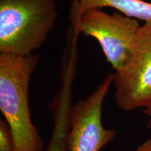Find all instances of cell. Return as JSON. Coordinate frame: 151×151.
<instances>
[{
  "label": "cell",
  "instance_id": "obj_1",
  "mask_svg": "<svg viewBox=\"0 0 151 151\" xmlns=\"http://www.w3.org/2000/svg\"><path fill=\"white\" fill-rule=\"evenodd\" d=\"M39 55L0 53V109L8 124L16 151H46L32 120L29 87Z\"/></svg>",
  "mask_w": 151,
  "mask_h": 151
},
{
  "label": "cell",
  "instance_id": "obj_2",
  "mask_svg": "<svg viewBox=\"0 0 151 151\" xmlns=\"http://www.w3.org/2000/svg\"><path fill=\"white\" fill-rule=\"evenodd\" d=\"M58 17L55 0H0V53H34L46 41Z\"/></svg>",
  "mask_w": 151,
  "mask_h": 151
},
{
  "label": "cell",
  "instance_id": "obj_3",
  "mask_svg": "<svg viewBox=\"0 0 151 151\" xmlns=\"http://www.w3.org/2000/svg\"><path fill=\"white\" fill-rule=\"evenodd\" d=\"M71 18L78 33L97 39L116 72L127 67L141 27L139 20L119 12L108 14L100 9L88 11L80 16L71 14Z\"/></svg>",
  "mask_w": 151,
  "mask_h": 151
},
{
  "label": "cell",
  "instance_id": "obj_4",
  "mask_svg": "<svg viewBox=\"0 0 151 151\" xmlns=\"http://www.w3.org/2000/svg\"><path fill=\"white\" fill-rule=\"evenodd\" d=\"M109 73L86 99L71 105L68 113L67 151H100L113 140L117 132L102 123L104 101L113 83Z\"/></svg>",
  "mask_w": 151,
  "mask_h": 151
},
{
  "label": "cell",
  "instance_id": "obj_5",
  "mask_svg": "<svg viewBox=\"0 0 151 151\" xmlns=\"http://www.w3.org/2000/svg\"><path fill=\"white\" fill-rule=\"evenodd\" d=\"M114 98L121 110L129 112L151 106V22L141 25L129 63L114 73Z\"/></svg>",
  "mask_w": 151,
  "mask_h": 151
},
{
  "label": "cell",
  "instance_id": "obj_6",
  "mask_svg": "<svg viewBox=\"0 0 151 151\" xmlns=\"http://www.w3.org/2000/svg\"><path fill=\"white\" fill-rule=\"evenodd\" d=\"M106 7L136 20L151 22V3L143 0H73L71 14L80 16L92 9Z\"/></svg>",
  "mask_w": 151,
  "mask_h": 151
},
{
  "label": "cell",
  "instance_id": "obj_7",
  "mask_svg": "<svg viewBox=\"0 0 151 151\" xmlns=\"http://www.w3.org/2000/svg\"><path fill=\"white\" fill-rule=\"evenodd\" d=\"M71 104L65 101H57L52 106L54 127L46 151H67L66 139L69 129L68 113Z\"/></svg>",
  "mask_w": 151,
  "mask_h": 151
},
{
  "label": "cell",
  "instance_id": "obj_8",
  "mask_svg": "<svg viewBox=\"0 0 151 151\" xmlns=\"http://www.w3.org/2000/svg\"><path fill=\"white\" fill-rule=\"evenodd\" d=\"M0 151H16L9 127L5 120H0Z\"/></svg>",
  "mask_w": 151,
  "mask_h": 151
},
{
  "label": "cell",
  "instance_id": "obj_9",
  "mask_svg": "<svg viewBox=\"0 0 151 151\" xmlns=\"http://www.w3.org/2000/svg\"><path fill=\"white\" fill-rule=\"evenodd\" d=\"M136 151H151V139L143 142L138 147Z\"/></svg>",
  "mask_w": 151,
  "mask_h": 151
},
{
  "label": "cell",
  "instance_id": "obj_10",
  "mask_svg": "<svg viewBox=\"0 0 151 151\" xmlns=\"http://www.w3.org/2000/svg\"><path fill=\"white\" fill-rule=\"evenodd\" d=\"M143 113L148 116V123H147V126H148V129L151 130V106L149 107L144 109L143 110Z\"/></svg>",
  "mask_w": 151,
  "mask_h": 151
}]
</instances>
